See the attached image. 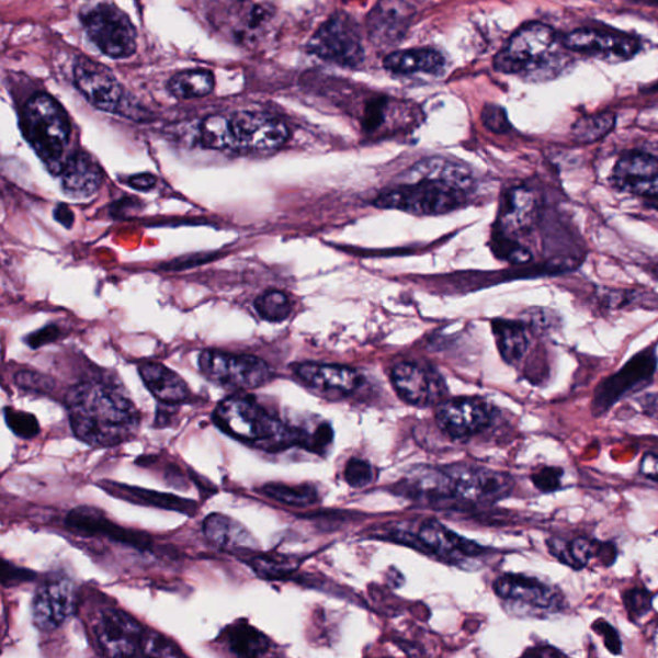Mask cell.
I'll return each instance as SVG.
<instances>
[{
    "instance_id": "obj_32",
    "label": "cell",
    "mask_w": 658,
    "mask_h": 658,
    "mask_svg": "<svg viewBox=\"0 0 658 658\" xmlns=\"http://www.w3.org/2000/svg\"><path fill=\"white\" fill-rule=\"evenodd\" d=\"M228 649L237 657H260L269 650V639L246 622H238L226 632Z\"/></svg>"
},
{
    "instance_id": "obj_21",
    "label": "cell",
    "mask_w": 658,
    "mask_h": 658,
    "mask_svg": "<svg viewBox=\"0 0 658 658\" xmlns=\"http://www.w3.org/2000/svg\"><path fill=\"white\" fill-rule=\"evenodd\" d=\"M417 547L451 564L481 556L486 551L480 544L470 542L438 521H426L416 535Z\"/></svg>"
},
{
    "instance_id": "obj_51",
    "label": "cell",
    "mask_w": 658,
    "mask_h": 658,
    "mask_svg": "<svg viewBox=\"0 0 658 658\" xmlns=\"http://www.w3.org/2000/svg\"><path fill=\"white\" fill-rule=\"evenodd\" d=\"M639 470L648 480L658 483V454L647 453L640 461Z\"/></svg>"
},
{
    "instance_id": "obj_39",
    "label": "cell",
    "mask_w": 658,
    "mask_h": 658,
    "mask_svg": "<svg viewBox=\"0 0 658 658\" xmlns=\"http://www.w3.org/2000/svg\"><path fill=\"white\" fill-rule=\"evenodd\" d=\"M201 146L228 151V115L207 116L198 129Z\"/></svg>"
},
{
    "instance_id": "obj_7",
    "label": "cell",
    "mask_w": 658,
    "mask_h": 658,
    "mask_svg": "<svg viewBox=\"0 0 658 658\" xmlns=\"http://www.w3.org/2000/svg\"><path fill=\"white\" fill-rule=\"evenodd\" d=\"M466 192L439 179L422 178L416 183L395 186L373 202L379 208H393L415 215H439L457 208Z\"/></svg>"
},
{
    "instance_id": "obj_2",
    "label": "cell",
    "mask_w": 658,
    "mask_h": 658,
    "mask_svg": "<svg viewBox=\"0 0 658 658\" xmlns=\"http://www.w3.org/2000/svg\"><path fill=\"white\" fill-rule=\"evenodd\" d=\"M218 429L239 443L265 452H281L303 443V433L288 428L251 396H229L215 408Z\"/></svg>"
},
{
    "instance_id": "obj_56",
    "label": "cell",
    "mask_w": 658,
    "mask_h": 658,
    "mask_svg": "<svg viewBox=\"0 0 658 658\" xmlns=\"http://www.w3.org/2000/svg\"><path fill=\"white\" fill-rule=\"evenodd\" d=\"M649 204H650V206H654L658 211V200H650Z\"/></svg>"
},
{
    "instance_id": "obj_41",
    "label": "cell",
    "mask_w": 658,
    "mask_h": 658,
    "mask_svg": "<svg viewBox=\"0 0 658 658\" xmlns=\"http://www.w3.org/2000/svg\"><path fill=\"white\" fill-rule=\"evenodd\" d=\"M4 420L14 435L21 439L30 440L39 435V422H37L33 415L26 413V411L5 408Z\"/></svg>"
},
{
    "instance_id": "obj_31",
    "label": "cell",
    "mask_w": 658,
    "mask_h": 658,
    "mask_svg": "<svg viewBox=\"0 0 658 658\" xmlns=\"http://www.w3.org/2000/svg\"><path fill=\"white\" fill-rule=\"evenodd\" d=\"M384 66L396 75L438 73L444 69L445 58L435 49H408L388 55Z\"/></svg>"
},
{
    "instance_id": "obj_53",
    "label": "cell",
    "mask_w": 658,
    "mask_h": 658,
    "mask_svg": "<svg viewBox=\"0 0 658 658\" xmlns=\"http://www.w3.org/2000/svg\"><path fill=\"white\" fill-rule=\"evenodd\" d=\"M55 219L59 224H63L65 228L69 229L72 227L75 216L69 206L58 205L55 211Z\"/></svg>"
},
{
    "instance_id": "obj_17",
    "label": "cell",
    "mask_w": 658,
    "mask_h": 658,
    "mask_svg": "<svg viewBox=\"0 0 658 658\" xmlns=\"http://www.w3.org/2000/svg\"><path fill=\"white\" fill-rule=\"evenodd\" d=\"M492 417L489 402L478 398H457L441 402L436 411L439 428L453 439H468L488 428Z\"/></svg>"
},
{
    "instance_id": "obj_38",
    "label": "cell",
    "mask_w": 658,
    "mask_h": 658,
    "mask_svg": "<svg viewBox=\"0 0 658 658\" xmlns=\"http://www.w3.org/2000/svg\"><path fill=\"white\" fill-rule=\"evenodd\" d=\"M261 492L275 502L293 507H308L319 500V492L311 485L269 484Z\"/></svg>"
},
{
    "instance_id": "obj_19",
    "label": "cell",
    "mask_w": 658,
    "mask_h": 658,
    "mask_svg": "<svg viewBox=\"0 0 658 658\" xmlns=\"http://www.w3.org/2000/svg\"><path fill=\"white\" fill-rule=\"evenodd\" d=\"M66 526L81 536H103L139 551L151 547V540L146 534L117 526L93 507L75 508L67 514Z\"/></svg>"
},
{
    "instance_id": "obj_43",
    "label": "cell",
    "mask_w": 658,
    "mask_h": 658,
    "mask_svg": "<svg viewBox=\"0 0 658 658\" xmlns=\"http://www.w3.org/2000/svg\"><path fill=\"white\" fill-rule=\"evenodd\" d=\"M249 564L260 578L265 579H280L294 570V565L282 558L257 557L251 559Z\"/></svg>"
},
{
    "instance_id": "obj_8",
    "label": "cell",
    "mask_w": 658,
    "mask_h": 658,
    "mask_svg": "<svg viewBox=\"0 0 658 658\" xmlns=\"http://www.w3.org/2000/svg\"><path fill=\"white\" fill-rule=\"evenodd\" d=\"M80 19L89 39L104 56L124 59L136 54L137 29L115 4H97L82 11Z\"/></svg>"
},
{
    "instance_id": "obj_18",
    "label": "cell",
    "mask_w": 658,
    "mask_h": 658,
    "mask_svg": "<svg viewBox=\"0 0 658 658\" xmlns=\"http://www.w3.org/2000/svg\"><path fill=\"white\" fill-rule=\"evenodd\" d=\"M415 14L406 0H379L366 18V33L375 46L394 47L407 35Z\"/></svg>"
},
{
    "instance_id": "obj_52",
    "label": "cell",
    "mask_w": 658,
    "mask_h": 658,
    "mask_svg": "<svg viewBox=\"0 0 658 658\" xmlns=\"http://www.w3.org/2000/svg\"><path fill=\"white\" fill-rule=\"evenodd\" d=\"M157 179L151 174H138L126 179V184L138 191H149L156 185Z\"/></svg>"
},
{
    "instance_id": "obj_34",
    "label": "cell",
    "mask_w": 658,
    "mask_h": 658,
    "mask_svg": "<svg viewBox=\"0 0 658 658\" xmlns=\"http://www.w3.org/2000/svg\"><path fill=\"white\" fill-rule=\"evenodd\" d=\"M416 179L433 178L446 182L463 192H468L473 185V177L469 170L461 167L457 162L445 159H429L417 163L413 169Z\"/></svg>"
},
{
    "instance_id": "obj_14",
    "label": "cell",
    "mask_w": 658,
    "mask_h": 658,
    "mask_svg": "<svg viewBox=\"0 0 658 658\" xmlns=\"http://www.w3.org/2000/svg\"><path fill=\"white\" fill-rule=\"evenodd\" d=\"M73 82L95 109L110 114L126 115L128 112L125 89L106 66L80 57L73 66Z\"/></svg>"
},
{
    "instance_id": "obj_33",
    "label": "cell",
    "mask_w": 658,
    "mask_h": 658,
    "mask_svg": "<svg viewBox=\"0 0 658 658\" xmlns=\"http://www.w3.org/2000/svg\"><path fill=\"white\" fill-rule=\"evenodd\" d=\"M500 355L508 364H518L529 349L526 329L514 321L496 320L492 325Z\"/></svg>"
},
{
    "instance_id": "obj_11",
    "label": "cell",
    "mask_w": 658,
    "mask_h": 658,
    "mask_svg": "<svg viewBox=\"0 0 658 658\" xmlns=\"http://www.w3.org/2000/svg\"><path fill=\"white\" fill-rule=\"evenodd\" d=\"M309 52L327 63L356 67L364 58L361 29L349 14L334 13L311 37Z\"/></svg>"
},
{
    "instance_id": "obj_47",
    "label": "cell",
    "mask_w": 658,
    "mask_h": 658,
    "mask_svg": "<svg viewBox=\"0 0 658 658\" xmlns=\"http://www.w3.org/2000/svg\"><path fill=\"white\" fill-rule=\"evenodd\" d=\"M592 629L601 635L605 648H608L612 655H620L623 653V642L620 639V635L615 627L600 619L593 624Z\"/></svg>"
},
{
    "instance_id": "obj_45",
    "label": "cell",
    "mask_w": 658,
    "mask_h": 658,
    "mask_svg": "<svg viewBox=\"0 0 658 658\" xmlns=\"http://www.w3.org/2000/svg\"><path fill=\"white\" fill-rule=\"evenodd\" d=\"M565 470L560 467H543L531 476L535 488L542 492H555L563 488Z\"/></svg>"
},
{
    "instance_id": "obj_28",
    "label": "cell",
    "mask_w": 658,
    "mask_h": 658,
    "mask_svg": "<svg viewBox=\"0 0 658 658\" xmlns=\"http://www.w3.org/2000/svg\"><path fill=\"white\" fill-rule=\"evenodd\" d=\"M99 486L109 492L111 497L125 500V502L160 508V510L175 511L190 515L197 511V506L193 500L171 496V494L140 489L136 488V486L111 481H102Z\"/></svg>"
},
{
    "instance_id": "obj_55",
    "label": "cell",
    "mask_w": 658,
    "mask_h": 658,
    "mask_svg": "<svg viewBox=\"0 0 658 658\" xmlns=\"http://www.w3.org/2000/svg\"><path fill=\"white\" fill-rule=\"evenodd\" d=\"M526 655H533V656H540V657H557V656H565L564 653H560V650L553 648V647H543V648H535L533 650H529V653Z\"/></svg>"
},
{
    "instance_id": "obj_3",
    "label": "cell",
    "mask_w": 658,
    "mask_h": 658,
    "mask_svg": "<svg viewBox=\"0 0 658 658\" xmlns=\"http://www.w3.org/2000/svg\"><path fill=\"white\" fill-rule=\"evenodd\" d=\"M94 635L102 653L111 657L184 656L173 642L147 629L138 620L122 610H104L94 626Z\"/></svg>"
},
{
    "instance_id": "obj_29",
    "label": "cell",
    "mask_w": 658,
    "mask_h": 658,
    "mask_svg": "<svg viewBox=\"0 0 658 658\" xmlns=\"http://www.w3.org/2000/svg\"><path fill=\"white\" fill-rule=\"evenodd\" d=\"M139 375L148 392L164 406H177L191 398L189 385L168 366L160 363H145L139 365Z\"/></svg>"
},
{
    "instance_id": "obj_25",
    "label": "cell",
    "mask_w": 658,
    "mask_h": 658,
    "mask_svg": "<svg viewBox=\"0 0 658 658\" xmlns=\"http://www.w3.org/2000/svg\"><path fill=\"white\" fill-rule=\"evenodd\" d=\"M304 384L325 393L350 394L362 383L361 376L349 366L305 362L294 366Z\"/></svg>"
},
{
    "instance_id": "obj_16",
    "label": "cell",
    "mask_w": 658,
    "mask_h": 658,
    "mask_svg": "<svg viewBox=\"0 0 658 658\" xmlns=\"http://www.w3.org/2000/svg\"><path fill=\"white\" fill-rule=\"evenodd\" d=\"M77 593L65 576H52L36 589L33 600V623L43 632L56 631L73 615Z\"/></svg>"
},
{
    "instance_id": "obj_44",
    "label": "cell",
    "mask_w": 658,
    "mask_h": 658,
    "mask_svg": "<svg viewBox=\"0 0 658 658\" xmlns=\"http://www.w3.org/2000/svg\"><path fill=\"white\" fill-rule=\"evenodd\" d=\"M343 476L351 488L355 489L365 488L375 480V473L370 463L358 458L348 462Z\"/></svg>"
},
{
    "instance_id": "obj_5",
    "label": "cell",
    "mask_w": 658,
    "mask_h": 658,
    "mask_svg": "<svg viewBox=\"0 0 658 658\" xmlns=\"http://www.w3.org/2000/svg\"><path fill=\"white\" fill-rule=\"evenodd\" d=\"M22 131L34 151L47 163L61 159L71 136L66 111L47 93H36L22 111Z\"/></svg>"
},
{
    "instance_id": "obj_30",
    "label": "cell",
    "mask_w": 658,
    "mask_h": 658,
    "mask_svg": "<svg viewBox=\"0 0 658 658\" xmlns=\"http://www.w3.org/2000/svg\"><path fill=\"white\" fill-rule=\"evenodd\" d=\"M204 534L214 547L226 552L251 551L257 542L241 523L222 513H212L204 520Z\"/></svg>"
},
{
    "instance_id": "obj_26",
    "label": "cell",
    "mask_w": 658,
    "mask_h": 658,
    "mask_svg": "<svg viewBox=\"0 0 658 658\" xmlns=\"http://www.w3.org/2000/svg\"><path fill=\"white\" fill-rule=\"evenodd\" d=\"M61 178L67 196L84 200L100 191L103 171L93 157L78 152L63 164Z\"/></svg>"
},
{
    "instance_id": "obj_35",
    "label": "cell",
    "mask_w": 658,
    "mask_h": 658,
    "mask_svg": "<svg viewBox=\"0 0 658 658\" xmlns=\"http://www.w3.org/2000/svg\"><path fill=\"white\" fill-rule=\"evenodd\" d=\"M212 71L194 69L175 73L168 82V91L179 100L202 99L214 91Z\"/></svg>"
},
{
    "instance_id": "obj_6",
    "label": "cell",
    "mask_w": 658,
    "mask_h": 658,
    "mask_svg": "<svg viewBox=\"0 0 658 658\" xmlns=\"http://www.w3.org/2000/svg\"><path fill=\"white\" fill-rule=\"evenodd\" d=\"M201 9L215 32L237 44L258 41L274 16L268 0H202Z\"/></svg>"
},
{
    "instance_id": "obj_12",
    "label": "cell",
    "mask_w": 658,
    "mask_h": 658,
    "mask_svg": "<svg viewBox=\"0 0 658 658\" xmlns=\"http://www.w3.org/2000/svg\"><path fill=\"white\" fill-rule=\"evenodd\" d=\"M494 590L502 600L530 616H548L565 609V598L555 587L519 574L500 576Z\"/></svg>"
},
{
    "instance_id": "obj_48",
    "label": "cell",
    "mask_w": 658,
    "mask_h": 658,
    "mask_svg": "<svg viewBox=\"0 0 658 658\" xmlns=\"http://www.w3.org/2000/svg\"><path fill=\"white\" fill-rule=\"evenodd\" d=\"M483 122L486 128L496 133H506L510 129V122H508V117L506 115V111L502 107L486 106L483 112Z\"/></svg>"
},
{
    "instance_id": "obj_46",
    "label": "cell",
    "mask_w": 658,
    "mask_h": 658,
    "mask_svg": "<svg viewBox=\"0 0 658 658\" xmlns=\"http://www.w3.org/2000/svg\"><path fill=\"white\" fill-rule=\"evenodd\" d=\"M16 384L24 390L49 393L54 390L55 381L33 371H22L16 375Z\"/></svg>"
},
{
    "instance_id": "obj_24",
    "label": "cell",
    "mask_w": 658,
    "mask_h": 658,
    "mask_svg": "<svg viewBox=\"0 0 658 658\" xmlns=\"http://www.w3.org/2000/svg\"><path fill=\"white\" fill-rule=\"evenodd\" d=\"M547 547L553 557L572 570H582L594 558H598L604 567H611L617 559L615 544L589 540V537H576L571 542L552 537L547 541Z\"/></svg>"
},
{
    "instance_id": "obj_15",
    "label": "cell",
    "mask_w": 658,
    "mask_h": 658,
    "mask_svg": "<svg viewBox=\"0 0 658 658\" xmlns=\"http://www.w3.org/2000/svg\"><path fill=\"white\" fill-rule=\"evenodd\" d=\"M454 485L455 499L470 504H491L510 496L511 476L483 467L452 466L446 468Z\"/></svg>"
},
{
    "instance_id": "obj_36",
    "label": "cell",
    "mask_w": 658,
    "mask_h": 658,
    "mask_svg": "<svg viewBox=\"0 0 658 658\" xmlns=\"http://www.w3.org/2000/svg\"><path fill=\"white\" fill-rule=\"evenodd\" d=\"M535 194L527 189H514L508 193L503 223L514 230L526 229L535 220Z\"/></svg>"
},
{
    "instance_id": "obj_4",
    "label": "cell",
    "mask_w": 658,
    "mask_h": 658,
    "mask_svg": "<svg viewBox=\"0 0 658 658\" xmlns=\"http://www.w3.org/2000/svg\"><path fill=\"white\" fill-rule=\"evenodd\" d=\"M556 46L555 30L542 22H530L511 36L494 58V67L499 72L527 77L556 72L560 63Z\"/></svg>"
},
{
    "instance_id": "obj_20",
    "label": "cell",
    "mask_w": 658,
    "mask_h": 658,
    "mask_svg": "<svg viewBox=\"0 0 658 658\" xmlns=\"http://www.w3.org/2000/svg\"><path fill=\"white\" fill-rule=\"evenodd\" d=\"M563 43L568 50L595 57L629 59L639 50V43L634 37L595 29L574 30Z\"/></svg>"
},
{
    "instance_id": "obj_54",
    "label": "cell",
    "mask_w": 658,
    "mask_h": 658,
    "mask_svg": "<svg viewBox=\"0 0 658 658\" xmlns=\"http://www.w3.org/2000/svg\"><path fill=\"white\" fill-rule=\"evenodd\" d=\"M642 406L643 409L646 410L647 415L658 420V395L646 396V398L642 401Z\"/></svg>"
},
{
    "instance_id": "obj_50",
    "label": "cell",
    "mask_w": 658,
    "mask_h": 658,
    "mask_svg": "<svg viewBox=\"0 0 658 658\" xmlns=\"http://www.w3.org/2000/svg\"><path fill=\"white\" fill-rule=\"evenodd\" d=\"M58 336V329L55 326H49L41 329V331L30 334L27 343L29 347L36 349L46 345V343L55 341Z\"/></svg>"
},
{
    "instance_id": "obj_13",
    "label": "cell",
    "mask_w": 658,
    "mask_h": 658,
    "mask_svg": "<svg viewBox=\"0 0 658 658\" xmlns=\"http://www.w3.org/2000/svg\"><path fill=\"white\" fill-rule=\"evenodd\" d=\"M657 368L656 347L633 356L615 375L595 388L592 402L594 416H602L626 395L642 390L653 381Z\"/></svg>"
},
{
    "instance_id": "obj_42",
    "label": "cell",
    "mask_w": 658,
    "mask_h": 658,
    "mask_svg": "<svg viewBox=\"0 0 658 658\" xmlns=\"http://www.w3.org/2000/svg\"><path fill=\"white\" fill-rule=\"evenodd\" d=\"M653 601L654 594L643 588L627 590L623 597L627 616H629L632 622H637V620L645 617L653 610Z\"/></svg>"
},
{
    "instance_id": "obj_10",
    "label": "cell",
    "mask_w": 658,
    "mask_h": 658,
    "mask_svg": "<svg viewBox=\"0 0 658 658\" xmlns=\"http://www.w3.org/2000/svg\"><path fill=\"white\" fill-rule=\"evenodd\" d=\"M198 365L212 383L234 390H253L268 384L273 376L263 359L218 350L204 351L198 358Z\"/></svg>"
},
{
    "instance_id": "obj_37",
    "label": "cell",
    "mask_w": 658,
    "mask_h": 658,
    "mask_svg": "<svg viewBox=\"0 0 658 658\" xmlns=\"http://www.w3.org/2000/svg\"><path fill=\"white\" fill-rule=\"evenodd\" d=\"M615 125L616 115L612 112L582 116L572 125V138L581 145L594 144V141L608 137Z\"/></svg>"
},
{
    "instance_id": "obj_9",
    "label": "cell",
    "mask_w": 658,
    "mask_h": 658,
    "mask_svg": "<svg viewBox=\"0 0 658 658\" xmlns=\"http://www.w3.org/2000/svg\"><path fill=\"white\" fill-rule=\"evenodd\" d=\"M286 124L261 112L239 111L228 115V151L271 154L286 144Z\"/></svg>"
},
{
    "instance_id": "obj_49",
    "label": "cell",
    "mask_w": 658,
    "mask_h": 658,
    "mask_svg": "<svg viewBox=\"0 0 658 658\" xmlns=\"http://www.w3.org/2000/svg\"><path fill=\"white\" fill-rule=\"evenodd\" d=\"M35 574L26 568L16 567L7 560H3L2 585L5 588L24 585V582L34 580Z\"/></svg>"
},
{
    "instance_id": "obj_1",
    "label": "cell",
    "mask_w": 658,
    "mask_h": 658,
    "mask_svg": "<svg viewBox=\"0 0 658 658\" xmlns=\"http://www.w3.org/2000/svg\"><path fill=\"white\" fill-rule=\"evenodd\" d=\"M73 435L93 447H111L136 435L140 415L123 394L99 383L73 386L66 395Z\"/></svg>"
},
{
    "instance_id": "obj_27",
    "label": "cell",
    "mask_w": 658,
    "mask_h": 658,
    "mask_svg": "<svg viewBox=\"0 0 658 658\" xmlns=\"http://www.w3.org/2000/svg\"><path fill=\"white\" fill-rule=\"evenodd\" d=\"M399 488L407 497L426 502L439 503L455 498L453 480L446 468H417L404 478Z\"/></svg>"
},
{
    "instance_id": "obj_40",
    "label": "cell",
    "mask_w": 658,
    "mask_h": 658,
    "mask_svg": "<svg viewBox=\"0 0 658 658\" xmlns=\"http://www.w3.org/2000/svg\"><path fill=\"white\" fill-rule=\"evenodd\" d=\"M256 309L259 316L272 324H281L290 317L293 304L286 294L281 291H268L256 300Z\"/></svg>"
},
{
    "instance_id": "obj_22",
    "label": "cell",
    "mask_w": 658,
    "mask_h": 658,
    "mask_svg": "<svg viewBox=\"0 0 658 658\" xmlns=\"http://www.w3.org/2000/svg\"><path fill=\"white\" fill-rule=\"evenodd\" d=\"M612 181L620 190L658 200V160L648 154H626L613 169Z\"/></svg>"
},
{
    "instance_id": "obj_23",
    "label": "cell",
    "mask_w": 658,
    "mask_h": 658,
    "mask_svg": "<svg viewBox=\"0 0 658 658\" xmlns=\"http://www.w3.org/2000/svg\"><path fill=\"white\" fill-rule=\"evenodd\" d=\"M392 383L402 400L426 407L444 395V387L436 375L416 363H399L392 371Z\"/></svg>"
}]
</instances>
